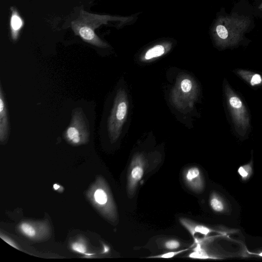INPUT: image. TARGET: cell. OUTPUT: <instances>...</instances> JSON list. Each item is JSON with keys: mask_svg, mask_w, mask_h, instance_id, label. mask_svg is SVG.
Returning a JSON list of instances; mask_svg holds the SVG:
<instances>
[{"mask_svg": "<svg viewBox=\"0 0 262 262\" xmlns=\"http://www.w3.org/2000/svg\"><path fill=\"white\" fill-rule=\"evenodd\" d=\"M248 17L228 16L219 18L213 28V35L219 42L229 45L238 41L250 24Z\"/></svg>", "mask_w": 262, "mask_h": 262, "instance_id": "cell-1", "label": "cell"}, {"mask_svg": "<svg viewBox=\"0 0 262 262\" xmlns=\"http://www.w3.org/2000/svg\"><path fill=\"white\" fill-rule=\"evenodd\" d=\"M114 18L110 16L98 15L81 11L78 18L72 23V26L75 33L84 41L97 47H106L107 44L96 35L94 30L100 25Z\"/></svg>", "mask_w": 262, "mask_h": 262, "instance_id": "cell-2", "label": "cell"}, {"mask_svg": "<svg viewBox=\"0 0 262 262\" xmlns=\"http://www.w3.org/2000/svg\"><path fill=\"white\" fill-rule=\"evenodd\" d=\"M63 136L68 142L73 145L84 144L89 141V124L81 108L73 110L71 122L63 133Z\"/></svg>", "mask_w": 262, "mask_h": 262, "instance_id": "cell-3", "label": "cell"}, {"mask_svg": "<svg viewBox=\"0 0 262 262\" xmlns=\"http://www.w3.org/2000/svg\"><path fill=\"white\" fill-rule=\"evenodd\" d=\"M145 162L141 155H137L132 159L128 170L127 191L128 197L135 194L139 182L142 179L145 170Z\"/></svg>", "mask_w": 262, "mask_h": 262, "instance_id": "cell-4", "label": "cell"}, {"mask_svg": "<svg viewBox=\"0 0 262 262\" xmlns=\"http://www.w3.org/2000/svg\"><path fill=\"white\" fill-rule=\"evenodd\" d=\"M183 179L187 186L195 192H200L204 188V181L199 168L191 166L185 169Z\"/></svg>", "mask_w": 262, "mask_h": 262, "instance_id": "cell-5", "label": "cell"}, {"mask_svg": "<svg viewBox=\"0 0 262 262\" xmlns=\"http://www.w3.org/2000/svg\"><path fill=\"white\" fill-rule=\"evenodd\" d=\"M10 132V125L6 103L3 88L0 85V140L5 142Z\"/></svg>", "mask_w": 262, "mask_h": 262, "instance_id": "cell-6", "label": "cell"}, {"mask_svg": "<svg viewBox=\"0 0 262 262\" xmlns=\"http://www.w3.org/2000/svg\"><path fill=\"white\" fill-rule=\"evenodd\" d=\"M180 222L181 224L189 232L194 238L197 234L207 236L213 230L203 225L197 224L187 219L181 218Z\"/></svg>", "mask_w": 262, "mask_h": 262, "instance_id": "cell-7", "label": "cell"}, {"mask_svg": "<svg viewBox=\"0 0 262 262\" xmlns=\"http://www.w3.org/2000/svg\"><path fill=\"white\" fill-rule=\"evenodd\" d=\"M209 205L215 212L223 213L228 210V206L225 200L218 193L213 192L209 198Z\"/></svg>", "mask_w": 262, "mask_h": 262, "instance_id": "cell-8", "label": "cell"}, {"mask_svg": "<svg viewBox=\"0 0 262 262\" xmlns=\"http://www.w3.org/2000/svg\"><path fill=\"white\" fill-rule=\"evenodd\" d=\"M165 47L162 44H158L149 49L145 53L144 58L145 60L159 57L165 52Z\"/></svg>", "mask_w": 262, "mask_h": 262, "instance_id": "cell-9", "label": "cell"}, {"mask_svg": "<svg viewBox=\"0 0 262 262\" xmlns=\"http://www.w3.org/2000/svg\"><path fill=\"white\" fill-rule=\"evenodd\" d=\"M23 26V21L17 13L13 11L10 20V27L12 31V36L13 39H16L17 32Z\"/></svg>", "mask_w": 262, "mask_h": 262, "instance_id": "cell-10", "label": "cell"}, {"mask_svg": "<svg viewBox=\"0 0 262 262\" xmlns=\"http://www.w3.org/2000/svg\"><path fill=\"white\" fill-rule=\"evenodd\" d=\"M237 172L243 181H247L250 179L253 173L252 162L241 166Z\"/></svg>", "mask_w": 262, "mask_h": 262, "instance_id": "cell-11", "label": "cell"}, {"mask_svg": "<svg viewBox=\"0 0 262 262\" xmlns=\"http://www.w3.org/2000/svg\"><path fill=\"white\" fill-rule=\"evenodd\" d=\"M94 198L96 202L101 205L107 202L108 196L106 193L101 189H98L94 193Z\"/></svg>", "mask_w": 262, "mask_h": 262, "instance_id": "cell-12", "label": "cell"}, {"mask_svg": "<svg viewBox=\"0 0 262 262\" xmlns=\"http://www.w3.org/2000/svg\"><path fill=\"white\" fill-rule=\"evenodd\" d=\"M20 228L21 231L28 236L33 237L35 234V231L33 227L27 223L21 224Z\"/></svg>", "mask_w": 262, "mask_h": 262, "instance_id": "cell-13", "label": "cell"}, {"mask_svg": "<svg viewBox=\"0 0 262 262\" xmlns=\"http://www.w3.org/2000/svg\"><path fill=\"white\" fill-rule=\"evenodd\" d=\"M188 249L181 250L177 251H170L162 254L151 256L149 257V258H170L183 252L186 251Z\"/></svg>", "mask_w": 262, "mask_h": 262, "instance_id": "cell-14", "label": "cell"}, {"mask_svg": "<svg viewBox=\"0 0 262 262\" xmlns=\"http://www.w3.org/2000/svg\"><path fill=\"white\" fill-rule=\"evenodd\" d=\"M164 247L168 250H176L180 247V243L176 239H170L164 243Z\"/></svg>", "mask_w": 262, "mask_h": 262, "instance_id": "cell-15", "label": "cell"}, {"mask_svg": "<svg viewBox=\"0 0 262 262\" xmlns=\"http://www.w3.org/2000/svg\"><path fill=\"white\" fill-rule=\"evenodd\" d=\"M230 105L235 108H240L242 106V102L241 99L236 96H232L229 99Z\"/></svg>", "mask_w": 262, "mask_h": 262, "instance_id": "cell-16", "label": "cell"}, {"mask_svg": "<svg viewBox=\"0 0 262 262\" xmlns=\"http://www.w3.org/2000/svg\"><path fill=\"white\" fill-rule=\"evenodd\" d=\"M181 89L184 93L189 92L191 89L192 83L191 81L188 79H185L181 82Z\"/></svg>", "mask_w": 262, "mask_h": 262, "instance_id": "cell-17", "label": "cell"}, {"mask_svg": "<svg viewBox=\"0 0 262 262\" xmlns=\"http://www.w3.org/2000/svg\"><path fill=\"white\" fill-rule=\"evenodd\" d=\"M72 248L74 251L81 253H83L85 251V246L78 243H74L72 246Z\"/></svg>", "mask_w": 262, "mask_h": 262, "instance_id": "cell-18", "label": "cell"}, {"mask_svg": "<svg viewBox=\"0 0 262 262\" xmlns=\"http://www.w3.org/2000/svg\"><path fill=\"white\" fill-rule=\"evenodd\" d=\"M261 82V78L260 75L255 74L253 75L250 81V84L253 86L259 84Z\"/></svg>", "mask_w": 262, "mask_h": 262, "instance_id": "cell-19", "label": "cell"}, {"mask_svg": "<svg viewBox=\"0 0 262 262\" xmlns=\"http://www.w3.org/2000/svg\"><path fill=\"white\" fill-rule=\"evenodd\" d=\"M254 254L260 257H262V252L254 253Z\"/></svg>", "mask_w": 262, "mask_h": 262, "instance_id": "cell-20", "label": "cell"}, {"mask_svg": "<svg viewBox=\"0 0 262 262\" xmlns=\"http://www.w3.org/2000/svg\"><path fill=\"white\" fill-rule=\"evenodd\" d=\"M54 188H55V189H57V188H57V187H58H58H59V186L57 185L56 184H55V185H54Z\"/></svg>", "mask_w": 262, "mask_h": 262, "instance_id": "cell-21", "label": "cell"}, {"mask_svg": "<svg viewBox=\"0 0 262 262\" xmlns=\"http://www.w3.org/2000/svg\"><path fill=\"white\" fill-rule=\"evenodd\" d=\"M260 7H262V4H261V5Z\"/></svg>", "mask_w": 262, "mask_h": 262, "instance_id": "cell-22", "label": "cell"}]
</instances>
